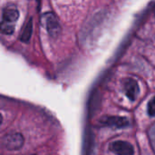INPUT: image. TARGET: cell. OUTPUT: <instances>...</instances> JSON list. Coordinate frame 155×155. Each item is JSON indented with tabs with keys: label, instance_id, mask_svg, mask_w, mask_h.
Returning a JSON list of instances; mask_svg holds the SVG:
<instances>
[{
	"label": "cell",
	"instance_id": "7",
	"mask_svg": "<svg viewBox=\"0 0 155 155\" xmlns=\"http://www.w3.org/2000/svg\"><path fill=\"white\" fill-rule=\"evenodd\" d=\"M32 31H33V22H32V19L28 20V22L26 23L22 34H21V37L20 39L25 42V43H27L30 38H31V35H32Z\"/></svg>",
	"mask_w": 155,
	"mask_h": 155
},
{
	"label": "cell",
	"instance_id": "1",
	"mask_svg": "<svg viewBox=\"0 0 155 155\" xmlns=\"http://www.w3.org/2000/svg\"><path fill=\"white\" fill-rule=\"evenodd\" d=\"M18 17H19V12L15 7L14 6L5 7L2 12L1 32L5 35L13 34Z\"/></svg>",
	"mask_w": 155,
	"mask_h": 155
},
{
	"label": "cell",
	"instance_id": "6",
	"mask_svg": "<svg viewBox=\"0 0 155 155\" xmlns=\"http://www.w3.org/2000/svg\"><path fill=\"white\" fill-rule=\"evenodd\" d=\"M101 124L109 127L114 128H124L129 126L130 122L125 117L121 116H108L101 120Z\"/></svg>",
	"mask_w": 155,
	"mask_h": 155
},
{
	"label": "cell",
	"instance_id": "2",
	"mask_svg": "<svg viewBox=\"0 0 155 155\" xmlns=\"http://www.w3.org/2000/svg\"><path fill=\"white\" fill-rule=\"evenodd\" d=\"M42 24L43 25H45L46 31L48 32V34L55 38L57 37L60 33H61V25L59 24V21L57 19V17L55 16V15L54 13H50L47 12L45 14H44L42 15Z\"/></svg>",
	"mask_w": 155,
	"mask_h": 155
},
{
	"label": "cell",
	"instance_id": "3",
	"mask_svg": "<svg viewBox=\"0 0 155 155\" xmlns=\"http://www.w3.org/2000/svg\"><path fill=\"white\" fill-rule=\"evenodd\" d=\"M2 144L7 150H18L24 144V137L18 133L6 134L2 139Z\"/></svg>",
	"mask_w": 155,
	"mask_h": 155
},
{
	"label": "cell",
	"instance_id": "4",
	"mask_svg": "<svg viewBox=\"0 0 155 155\" xmlns=\"http://www.w3.org/2000/svg\"><path fill=\"white\" fill-rule=\"evenodd\" d=\"M110 151L116 155H134V149L133 145L125 141H116L110 144Z\"/></svg>",
	"mask_w": 155,
	"mask_h": 155
},
{
	"label": "cell",
	"instance_id": "8",
	"mask_svg": "<svg viewBox=\"0 0 155 155\" xmlns=\"http://www.w3.org/2000/svg\"><path fill=\"white\" fill-rule=\"evenodd\" d=\"M147 113L150 116L154 117L155 116V96L153 97L150 102L148 103V106H147Z\"/></svg>",
	"mask_w": 155,
	"mask_h": 155
},
{
	"label": "cell",
	"instance_id": "5",
	"mask_svg": "<svg viewBox=\"0 0 155 155\" xmlns=\"http://www.w3.org/2000/svg\"><path fill=\"white\" fill-rule=\"evenodd\" d=\"M124 89L125 95L131 101H135L139 94L138 83L133 78H127L124 81Z\"/></svg>",
	"mask_w": 155,
	"mask_h": 155
}]
</instances>
